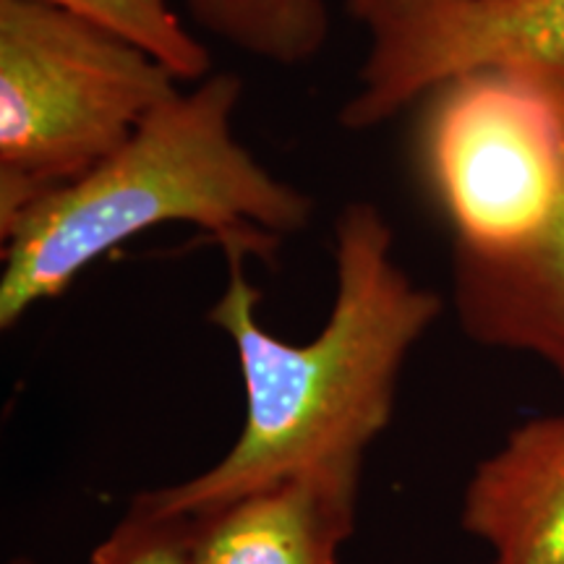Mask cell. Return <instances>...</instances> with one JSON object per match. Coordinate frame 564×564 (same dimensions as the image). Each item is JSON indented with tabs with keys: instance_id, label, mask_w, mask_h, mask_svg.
Here are the masks:
<instances>
[{
	"instance_id": "cell-7",
	"label": "cell",
	"mask_w": 564,
	"mask_h": 564,
	"mask_svg": "<svg viewBox=\"0 0 564 564\" xmlns=\"http://www.w3.org/2000/svg\"><path fill=\"white\" fill-rule=\"evenodd\" d=\"M453 303L470 340L535 356L564 382V186L523 243L499 251L453 246Z\"/></svg>"
},
{
	"instance_id": "cell-11",
	"label": "cell",
	"mask_w": 564,
	"mask_h": 564,
	"mask_svg": "<svg viewBox=\"0 0 564 564\" xmlns=\"http://www.w3.org/2000/svg\"><path fill=\"white\" fill-rule=\"evenodd\" d=\"M89 564H196L192 518L158 510L144 494L95 549Z\"/></svg>"
},
{
	"instance_id": "cell-12",
	"label": "cell",
	"mask_w": 564,
	"mask_h": 564,
	"mask_svg": "<svg viewBox=\"0 0 564 564\" xmlns=\"http://www.w3.org/2000/svg\"><path fill=\"white\" fill-rule=\"evenodd\" d=\"M17 564H30V562H17Z\"/></svg>"
},
{
	"instance_id": "cell-8",
	"label": "cell",
	"mask_w": 564,
	"mask_h": 564,
	"mask_svg": "<svg viewBox=\"0 0 564 564\" xmlns=\"http://www.w3.org/2000/svg\"><path fill=\"white\" fill-rule=\"evenodd\" d=\"M460 520L491 564H564V413L520 423L478 463Z\"/></svg>"
},
{
	"instance_id": "cell-10",
	"label": "cell",
	"mask_w": 564,
	"mask_h": 564,
	"mask_svg": "<svg viewBox=\"0 0 564 564\" xmlns=\"http://www.w3.org/2000/svg\"><path fill=\"white\" fill-rule=\"evenodd\" d=\"M74 13L100 30L141 47L167 66L178 82H202L212 74L207 45L171 9V0H40Z\"/></svg>"
},
{
	"instance_id": "cell-9",
	"label": "cell",
	"mask_w": 564,
	"mask_h": 564,
	"mask_svg": "<svg viewBox=\"0 0 564 564\" xmlns=\"http://www.w3.org/2000/svg\"><path fill=\"white\" fill-rule=\"evenodd\" d=\"M196 24L272 66L312 63L329 42L327 0H183Z\"/></svg>"
},
{
	"instance_id": "cell-13",
	"label": "cell",
	"mask_w": 564,
	"mask_h": 564,
	"mask_svg": "<svg viewBox=\"0 0 564 564\" xmlns=\"http://www.w3.org/2000/svg\"><path fill=\"white\" fill-rule=\"evenodd\" d=\"M343 3H348V0H343Z\"/></svg>"
},
{
	"instance_id": "cell-3",
	"label": "cell",
	"mask_w": 564,
	"mask_h": 564,
	"mask_svg": "<svg viewBox=\"0 0 564 564\" xmlns=\"http://www.w3.org/2000/svg\"><path fill=\"white\" fill-rule=\"evenodd\" d=\"M158 58L40 0H0V232L178 91Z\"/></svg>"
},
{
	"instance_id": "cell-2",
	"label": "cell",
	"mask_w": 564,
	"mask_h": 564,
	"mask_svg": "<svg viewBox=\"0 0 564 564\" xmlns=\"http://www.w3.org/2000/svg\"><path fill=\"white\" fill-rule=\"evenodd\" d=\"M243 79L209 74L158 105L100 165L34 202L3 238L0 327L66 293L91 262L160 225L202 228L220 249L272 259L306 230L314 199L280 181L232 131Z\"/></svg>"
},
{
	"instance_id": "cell-6",
	"label": "cell",
	"mask_w": 564,
	"mask_h": 564,
	"mask_svg": "<svg viewBox=\"0 0 564 564\" xmlns=\"http://www.w3.org/2000/svg\"><path fill=\"white\" fill-rule=\"evenodd\" d=\"M364 463L282 476L192 518L196 564H337L356 523Z\"/></svg>"
},
{
	"instance_id": "cell-4",
	"label": "cell",
	"mask_w": 564,
	"mask_h": 564,
	"mask_svg": "<svg viewBox=\"0 0 564 564\" xmlns=\"http://www.w3.org/2000/svg\"><path fill=\"white\" fill-rule=\"evenodd\" d=\"M421 102L415 158L453 246L499 251L533 236L564 186V68H474Z\"/></svg>"
},
{
	"instance_id": "cell-5",
	"label": "cell",
	"mask_w": 564,
	"mask_h": 564,
	"mask_svg": "<svg viewBox=\"0 0 564 564\" xmlns=\"http://www.w3.org/2000/svg\"><path fill=\"white\" fill-rule=\"evenodd\" d=\"M366 32L348 131H371L465 70L507 63L564 68V0H348Z\"/></svg>"
},
{
	"instance_id": "cell-1",
	"label": "cell",
	"mask_w": 564,
	"mask_h": 564,
	"mask_svg": "<svg viewBox=\"0 0 564 564\" xmlns=\"http://www.w3.org/2000/svg\"><path fill=\"white\" fill-rule=\"evenodd\" d=\"M228 285L209 322L230 337L243 373L246 421L230 453L188 481L147 491L158 510L194 514L282 476L364 463L392 419L400 371L440 319L442 299L394 259V232L371 202L335 220V301L314 340L293 345L259 324L262 293L243 251H228Z\"/></svg>"
}]
</instances>
